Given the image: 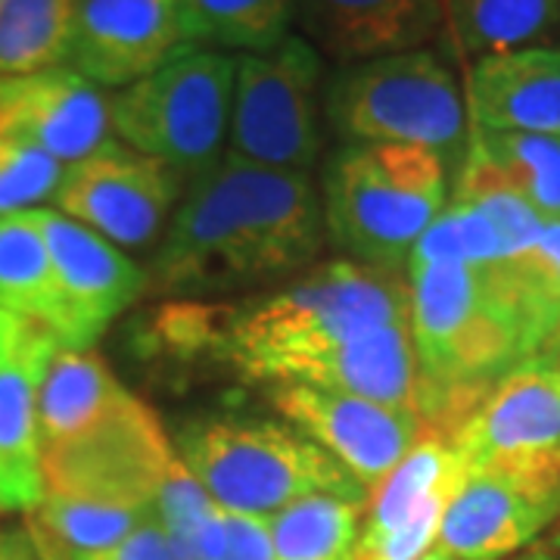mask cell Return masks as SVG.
<instances>
[{
	"label": "cell",
	"mask_w": 560,
	"mask_h": 560,
	"mask_svg": "<svg viewBox=\"0 0 560 560\" xmlns=\"http://www.w3.org/2000/svg\"><path fill=\"white\" fill-rule=\"evenodd\" d=\"M327 243L318 190L302 172H280L224 153L190 178L147 290L206 300L305 271Z\"/></svg>",
	"instance_id": "obj_1"
},
{
	"label": "cell",
	"mask_w": 560,
	"mask_h": 560,
	"mask_svg": "<svg viewBox=\"0 0 560 560\" xmlns=\"http://www.w3.org/2000/svg\"><path fill=\"white\" fill-rule=\"evenodd\" d=\"M399 320H411V287L401 275L324 261L271 293L224 302L219 368L268 386L300 383L334 349Z\"/></svg>",
	"instance_id": "obj_2"
},
{
	"label": "cell",
	"mask_w": 560,
	"mask_h": 560,
	"mask_svg": "<svg viewBox=\"0 0 560 560\" xmlns=\"http://www.w3.org/2000/svg\"><path fill=\"white\" fill-rule=\"evenodd\" d=\"M408 287L420 401L442 389L495 386L536 359L558 324L504 261L423 265L408 271Z\"/></svg>",
	"instance_id": "obj_3"
},
{
	"label": "cell",
	"mask_w": 560,
	"mask_h": 560,
	"mask_svg": "<svg viewBox=\"0 0 560 560\" xmlns=\"http://www.w3.org/2000/svg\"><path fill=\"white\" fill-rule=\"evenodd\" d=\"M445 206L448 168L430 150L342 143L324 162V231L349 261L401 275L415 243Z\"/></svg>",
	"instance_id": "obj_4"
},
{
	"label": "cell",
	"mask_w": 560,
	"mask_h": 560,
	"mask_svg": "<svg viewBox=\"0 0 560 560\" xmlns=\"http://www.w3.org/2000/svg\"><path fill=\"white\" fill-rule=\"evenodd\" d=\"M175 452L224 511L271 517L308 495L368 504V492L327 452L271 420H187L175 436Z\"/></svg>",
	"instance_id": "obj_5"
},
{
	"label": "cell",
	"mask_w": 560,
	"mask_h": 560,
	"mask_svg": "<svg viewBox=\"0 0 560 560\" xmlns=\"http://www.w3.org/2000/svg\"><path fill=\"white\" fill-rule=\"evenodd\" d=\"M324 119L342 143H399L436 153L455 172L470 119L458 79L433 50L340 66L324 84Z\"/></svg>",
	"instance_id": "obj_6"
},
{
	"label": "cell",
	"mask_w": 560,
	"mask_h": 560,
	"mask_svg": "<svg viewBox=\"0 0 560 560\" xmlns=\"http://www.w3.org/2000/svg\"><path fill=\"white\" fill-rule=\"evenodd\" d=\"M237 57L184 44L156 72L109 97L121 143L197 178L224 156Z\"/></svg>",
	"instance_id": "obj_7"
},
{
	"label": "cell",
	"mask_w": 560,
	"mask_h": 560,
	"mask_svg": "<svg viewBox=\"0 0 560 560\" xmlns=\"http://www.w3.org/2000/svg\"><path fill=\"white\" fill-rule=\"evenodd\" d=\"M324 57L302 38L237 60L228 150L231 156L280 172H308L324 150Z\"/></svg>",
	"instance_id": "obj_8"
},
{
	"label": "cell",
	"mask_w": 560,
	"mask_h": 560,
	"mask_svg": "<svg viewBox=\"0 0 560 560\" xmlns=\"http://www.w3.org/2000/svg\"><path fill=\"white\" fill-rule=\"evenodd\" d=\"M470 470H492L560 514V377L539 361L508 371L452 442Z\"/></svg>",
	"instance_id": "obj_9"
},
{
	"label": "cell",
	"mask_w": 560,
	"mask_h": 560,
	"mask_svg": "<svg viewBox=\"0 0 560 560\" xmlns=\"http://www.w3.org/2000/svg\"><path fill=\"white\" fill-rule=\"evenodd\" d=\"M175 458L156 411L128 389L84 433L40 448V474L50 495L153 508Z\"/></svg>",
	"instance_id": "obj_10"
},
{
	"label": "cell",
	"mask_w": 560,
	"mask_h": 560,
	"mask_svg": "<svg viewBox=\"0 0 560 560\" xmlns=\"http://www.w3.org/2000/svg\"><path fill=\"white\" fill-rule=\"evenodd\" d=\"M180 184L184 178L165 162L109 138L84 160L66 165L54 202L62 215L109 243L143 249L160 237L180 200Z\"/></svg>",
	"instance_id": "obj_11"
},
{
	"label": "cell",
	"mask_w": 560,
	"mask_h": 560,
	"mask_svg": "<svg viewBox=\"0 0 560 560\" xmlns=\"http://www.w3.org/2000/svg\"><path fill=\"white\" fill-rule=\"evenodd\" d=\"M268 396L296 433L327 452L368 495L427 436L415 411L337 389L280 383L268 389Z\"/></svg>",
	"instance_id": "obj_12"
},
{
	"label": "cell",
	"mask_w": 560,
	"mask_h": 560,
	"mask_svg": "<svg viewBox=\"0 0 560 560\" xmlns=\"http://www.w3.org/2000/svg\"><path fill=\"white\" fill-rule=\"evenodd\" d=\"M38 219L60 300L54 337L60 349H91L143 296L147 271L116 243L62 212L38 209Z\"/></svg>",
	"instance_id": "obj_13"
},
{
	"label": "cell",
	"mask_w": 560,
	"mask_h": 560,
	"mask_svg": "<svg viewBox=\"0 0 560 560\" xmlns=\"http://www.w3.org/2000/svg\"><path fill=\"white\" fill-rule=\"evenodd\" d=\"M470 464L452 442L423 440L368 495L355 560H420L436 548L442 517Z\"/></svg>",
	"instance_id": "obj_14"
},
{
	"label": "cell",
	"mask_w": 560,
	"mask_h": 560,
	"mask_svg": "<svg viewBox=\"0 0 560 560\" xmlns=\"http://www.w3.org/2000/svg\"><path fill=\"white\" fill-rule=\"evenodd\" d=\"M57 349L44 324L0 308V514H35L47 492L38 399Z\"/></svg>",
	"instance_id": "obj_15"
},
{
	"label": "cell",
	"mask_w": 560,
	"mask_h": 560,
	"mask_svg": "<svg viewBox=\"0 0 560 560\" xmlns=\"http://www.w3.org/2000/svg\"><path fill=\"white\" fill-rule=\"evenodd\" d=\"M184 47L172 0H75L66 66L97 88H128Z\"/></svg>",
	"instance_id": "obj_16"
},
{
	"label": "cell",
	"mask_w": 560,
	"mask_h": 560,
	"mask_svg": "<svg viewBox=\"0 0 560 560\" xmlns=\"http://www.w3.org/2000/svg\"><path fill=\"white\" fill-rule=\"evenodd\" d=\"M109 131V97L66 62L0 79L3 138L25 140L69 165L103 147Z\"/></svg>",
	"instance_id": "obj_17"
},
{
	"label": "cell",
	"mask_w": 560,
	"mask_h": 560,
	"mask_svg": "<svg viewBox=\"0 0 560 560\" xmlns=\"http://www.w3.org/2000/svg\"><path fill=\"white\" fill-rule=\"evenodd\" d=\"M293 20L340 66L423 50L445 25L442 0H293Z\"/></svg>",
	"instance_id": "obj_18"
},
{
	"label": "cell",
	"mask_w": 560,
	"mask_h": 560,
	"mask_svg": "<svg viewBox=\"0 0 560 560\" xmlns=\"http://www.w3.org/2000/svg\"><path fill=\"white\" fill-rule=\"evenodd\" d=\"M555 521L558 508L517 482L492 470H470L442 517L433 551L452 560L511 558Z\"/></svg>",
	"instance_id": "obj_19"
},
{
	"label": "cell",
	"mask_w": 560,
	"mask_h": 560,
	"mask_svg": "<svg viewBox=\"0 0 560 560\" xmlns=\"http://www.w3.org/2000/svg\"><path fill=\"white\" fill-rule=\"evenodd\" d=\"M464 106L470 128L560 138V50L480 57L467 72Z\"/></svg>",
	"instance_id": "obj_20"
},
{
	"label": "cell",
	"mask_w": 560,
	"mask_h": 560,
	"mask_svg": "<svg viewBox=\"0 0 560 560\" xmlns=\"http://www.w3.org/2000/svg\"><path fill=\"white\" fill-rule=\"evenodd\" d=\"M128 386L94 349H57L44 371L38 399L40 448L84 433L116 405Z\"/></svg>",
	"instance_id": "obj_21"
},
{
	"label": "cell",
	"mask_w": 560,
	"mask_h": 560,
	"mask_svg": "<svg viewBox=\"0 0 560 560\" xmlns=\"http://www.w3.org/2000/svg\"><path fill=\"white\" fill-rule=\"evenodd\" d=\"M445 28L464 57L541 47L558 32L560 0H442Z\"/></svg>",
	"instance_id": "obj_22"
},
{
	"label": "cell",
	"mask_w": 560,
	"mask_h": 560,
	"mask_svg": "<svg viewBox=\"0 0 560 560\" xmlns=\"http://www.w3.org/2000/svg\"><path fill=\"white\" fill-rule=\"evenodd\" d=\"M184 44L268 54L290 38L293 0H175Z\"/></svg>",
	"instance_id": "obj_23"
},
{
	"label": "cell",
	"mask_w": 560,
	"mask_h": 560,
	"mask_svg": "<svg viewBox=\"0 0 560 560\" xmlns=\"http://www.w3.org/2000/svg\"><path fill=\"white\" fill-rule=\"evenodd\" d=\"M0 308L57 330L60 300L38 209L0 219Z\"/></svg>",
	"instance_id": "obj_24"
},
{
	"label": "cell",
	"mask_w": 560,
	"mask_h": 560,
	"mask_svg": "<svg viewBox=\"0 0 560 560\" xmlns=\"http://www.w3.org/2000/svg\"><path fill=\"white\" fill-rule=\"evenodd\" d=\"M364 504L308 495L268 517L275 560H355Z\"/></svg>",
	"instance_id": "obj_25"
},
{
	"label": "cell",
	"mask_w": 560,
	"mask_h": 560,
	"mask_svg": "<svg viewBox=\"0 0 560 560\" xmlns=\"http://www.w3.org/2000/svg\"><path fill=\"white\" fill-rule=\"evenodd\" d=\"M75 0H3L0 79L62 66L69 54Z\"/></svg>",
	"instance_id": "obj_26"
},
{
	"label": "cell",
	"mask_w": 560,
	"mask_h": 560,
	"mask_svg": "<svg viewBox=\"0 0 560 560\" xmlns=\"http://www.w3.org/2000/svg\"><path fill=\"white\" fill-rule=\"evenodd\" d=\"M470 143L541 219H560V138L470 128Z\"/></svg>",
	"instance_id": "obj_27"
},
{
	"label": "cell",
	"mask_w": 560,
	"mask_h": 560,
	"mask_svg": "<svg viewBox=\"0 0 560 560\" xmlns=\"http://www.w3.org/2000/svg\"><path fill=\"white\" fill-rule=\"evenodd\" d=\"M153 514L175 541L184 560H219L224 551V511L202 489V482L175 458L160 492L153 499Z\"/></svg>",
	"instance_id": "obj_28"
},
{
	"label": "cell",
	"mask_w": 560,
	"mask_h": 560,
	"mask_svg": "<svg viewBox=\"0 0 560 560\" xmlns=\"http://www.w3.org/2000/svg\"><path fill=\"white\" fill-rule=\"evenodd\" d=\"M150 514H153V508L72 499V495H50L47 492L38 504V511L28 514V517H35L72 555H97V551L119 545Z\"/></svg>",
	"instance_id": "obj_29"
},
{
	"label": "cell",
	"mask_w": 560,
	"mask_h": 560,
	"mask_svg": "<svg viewBox=\"0 0 560 560\" xmlns=\"http://www.w3.org/2000/svg\"><path fill=\"white\" fill-rule=\"evenodd\" d=\"M66 165L38 147L0 135V219L32 212L38 202L54 200Z\"/></svg>",
	"instance_id": "obj_30"
},
{
	"label": "cell",
	"mask_w": 560,
	"mask_h": 560,
	"mask_svg": "<svg viewBox=\"0 0 560 560\" xmlns=\"http://www.w3.org/2000/svg\"><path fill=\"white\" fill-rule=\"evenodd\" d=\"M508 268L536 300L560 318V219H545V228L529 249L508 259Z\"/></svg>",
	"instance_id": "obj_31"
},
{
	"label": "cell",
	"mask_w": 560,
	"mask_h": 560,
	"mask_svg": "<svg viewBox=\"0 0 560 560\" xmlns=\"http://www.w3.org/2000/svg\"><path fill=\"white\" fill-rule=\"evenodd\" d=\"M75 560H184L175 541L168 539V533L162 529L156 514H150L140 523L135 533H128L119 545L97 551V555H72Z\"/></svg>",
	"instance_id": "obj_32"
},
{
	"label": "cell",
	"mask_w": 560,
	"mask_h": 560,
	"mask_svg": "<svg viewBox=\"0 0 560 560\" xmlns=\"http://www.w3.org/2000/svg\"><path fill=\"white\" fill-rule=\"evenodd\" d=\"M219 560H275L268 517L224 511V551Z\"/></svg>",
	"instance_id": "obj_33"
},
{
	"label": "cell",
	"mask_w": 560,
	"mask_h": 560,
	"mask_svg": "<svg viewBox=\"0 0 560 560\" xmlns=\"http://www.w3.org/2000/svg\"><path fill=\"white\" fill-rule=\"evenodd\" d=\"M25 529H28V539H32V545H35V555H38V560H75L72 558V551L62 545V541H57L44 526H40L35 517H28L25 521Z\"/></svg>",
	"instance_id": "obj_34"
},
{
	"label": "cell",
	"mask_w": 560,
	"mask_h": 560,
	"mask_svg": "<svg viewBox=\"0 0 560 560\" xmlns=\"http://www.w3.org/2000/svg\"><path fill=\"white\" fill-rule=\"evenodd\" d=\"M0 560H38L28 529H3L0 533Z\"/></svg>",
	"instance_id": "obj_35"
},
{
	"label": "cell",
	"mask_w": 560,
	"mask_h": 560,
	"mask_svg": "<svg viewBox=\"0 0 560 560\" xmlns=\"http://www.w3.org/2000/svg\"><path fill=\"white\" fill-rule=\"evenodd\" d=\"M560 359V318L555 324V330H551V337L545 340V346L539 349V355L533 361H539V364H551V361Z\"/></svg>",
	"instance_id": "obj_36"
},
{
	"label": "cell",
	"mask_w": 560,
	"mask_h": 560,
	"mask_svg": "<svg viewBox=\"0 0 560 560\" xmlns=\"http://www.w3.org/2000/svg\"><path fill=\"white\" fill-rule=\"evenodd\" d=\"M511 560H560L558 555H551L545 545H533V548H526V551H521V555H514Z\"/></svg>",
	"instance_id": "obj_37"
},
{
	"label": "cell",
	"mask_w": 560,
	"mask_h": 560,
	"mask_svg": "<svg viewBox=\"0 0 560 560\" xmlns=\"http://www.w3.org/2000/svg\"><path fill=\"white\" fill-rule=\"evenodd\" d=\"M551 555H558L560 558V521L551 523V529H548V536H545V541H541Z\"/></svg>",
	"instance_id": "obj_38"
},
{
	"label": "cell",
	"mask_w": 560,
	"mask_h": 560,
	"mask_svg": "<svg viewBox=\"0 0 560 560\" xmlns=\"http://www.w3.org/2000/svg\"><path fill=\"white\" fill-rule=\"evenodd\" d=\"M420 560H452V558H445V555H440V551H430L427 558H420Z\"/></svg>",
	"instance_id": "obj_39"
},
{
	"label": "cell",
	"mask_w": 560,
	"mask_h": 560,
	"mask_svg": "<svg viewBox=\"0 0 560 560\" xmlns=\"http://www.w3.org/2000/svg\"><path fill=\"white\" fill-rule=\"evenodd\" d=\"M545 368H551V371H558V377H560V359H558V361H551V364H545Z\"/></svg>",
	"instance_id": "obj_40"
},
{
	"label": "cell",
	"mask_w": 560,
	"mask_h": 560,
	"mask_svg": "<svg viewBox=\"0 0 560 560\" xmlns=\"http://www.w3.org/2000/svg\"><path fill=\"white\" fill-rule=\"evenodd\" d=\"M0 7H3V0H0Z\"/></svg>",
	"instance_id": "obj_41"
},
{
	"label": "cell",
	"mask_w": 560,
	"mask_h": 560,
	"mask_svg": "<svg viewBox=\"0 0 560 560\" xmlns=\"http://www.w3.org/2000/svg\"><path fill=\"white\" fill-rule=\"evenodd\" d=\"M172 3H175V0H172Z\"/></svg>",
	"instance_id": "obj_42"
}]
</instances>
